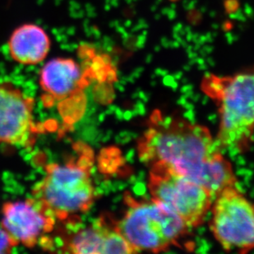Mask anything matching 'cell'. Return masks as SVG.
I'll return each mask as SVG.
<instances>
[{
    "mask_svg": "<svg viewBox=\"0 0 254 254\" xmlns=\"http://www.w3.org/2000/svg\"><path fill=\"white\" fill-rule=\"evenodd\" d=\"M137 152L142 163L168 165L206 188L214 198L237 184L216 137L203 125L182 118L154 111L137 141Z\"/></svg>",
    "mask_w": 254,
    "mask_h": 254,
    "instance_id": "1",
    "label": "cell"
},
{
    "mask_svg": "<svg viewBox=\"0 0 254 254\" xmlns=\"http://www.w3.org/2000/svg\"><path fill=\"white\" fill-rule=\"evenodd\" d=\"M201 86L218 107L216 139L221 148L245 152L254 132V68L227 76L209 74Z\"/></svg>",
    "mask_w": 254,
    "mask_h": 254,
    "instance_id": "2",
    "label": "cell"
},
{
    "mask_svg": "<svg viewBox=\"0 0 254 254\" xmlns=\"http://www.w3.org/2000/svg\"><path fill=\"white\" fill-rule=\"evenodd\" d=\"M77 156L64 163H51L46 174L31 190L36 199L56 220L64 221L86 212L96 201V192L91 177L93 155L88 146H80Z\"/></svg>",
    "mask_w": 254,
    "mask_h": 254,
    "instance_id": "3",
    "label": "cell"
},
{
    "mask_svg": "<svg viewBox=\"0 0 254 254\" xmlns=\"http://www.w3.org/2000/svg\"><path fill=\"white\" fill-rule=\"evenodd\" d=\"M125 212L115 222L118 230L136 253L165 252L179 246L190 228L152 199L125 194Z\"/></svg>",
    "mask_w": 254,
    "mask_h": 254,
    "instance_id": "4",
    "label": "cell"
},
{
    "mask_svg": "<svg viewBox=\"0 0 254 254\" xmlns=\"http://www.w3.org/2000/svg\"><path fill=\"white\" fill-rule=\"evenodd\" d=\"M147 186L151 199L190 229L201 226L211 211L213 195L166 164L150 166Z\"/></svg>",
    "mask_w": 254,
    "mask_h": 254,
    "instance_id": "5",
    "label": "cell"
},
{
    "mask_svg": "<svg viewBox=\"0 0 254 254\" xmlns=\"http://www.w3.org/2000/svg\"><path fill=\"white\" fill-rule=\"evenodd\" d=\"M211 231L227 252L254 250V203L236 185L224 189L211 207Z\"/></svg>",
    "mask_w": 254,
    "mask_h": 254,
    "instance_id": "6",
    "label": "cell"
},
{
    "mask_svg": "<svg viewBox=\"0 0 254 254\" xmlns=\"http://www.w3.org/2000/svg\"><path fill=\"white\" fill-rule=\"evenodd\" d=\"M34 106L33 99L12 82H0V144L33 146L39 132Z\"/></svg>",
    "mask_w": 254,
    "mask_h": 254,
    "instance_id": "7",
    "label": "cell"
},
{
    "mask_svg": "<svg viewBox=\"0 0 254 254\" xmlns=\"http://www.w3.org/2000/svg\"><path fill=\"white\" fill-rule=\"evenodd\" d=\"M56 217L36 199L7 201L2 206V230L17 245L34 248L53 230Z\"/></svg>",
    "mask_w": 254,
    "mask_h": 254,
    "instance_id": "8",
    "label": "cell"
},
{
    "mask_svg": "<svg viewBox=\"0 0 254 254\" xmlns=\"http://www.w3.org/2000/svg\"><path fill=\"white\" fill-rule=\"evenodd\" d=\"M72 254H135L134 250L120 234L114 221L98 219L79 230L67 243Z\"/></svg>",
    "mask_w": 254,
    "mask_h": 254,
    "instance_id": "9",
    "label": "cell"
},
{
    "mask_svg": "<svg viewBox=\"0 0 254 254\" xmlns=\"http://www.w3.org/2000/svg\"><path fill=\"white\" fill-rule=\"evenodd\" d=\"M51 48V40L46 30L34 23H26L12 31L7 49L15 62L33 66L43 62Z\"/></svg>",
    "mask_w": 254,
    "mask_h": 254,
    "instance_id": "10",
    "label": "cell"
},
{
    "mask_svg": "<svg viewBox=\"0 0 254 254\" xmlns=\"http://www.w3.org/2000/svg\"><path fill=\"white\" fill-rule=\"evenodd\" d=\"M17 246V244L1 228L0 229V254H8L12 251L13 248Z\"/></svg>",
    "mask_w": 254,
    "mask_h": 254,
    "instance_id": "11",
    "label": "cell"
}]
</instances>
